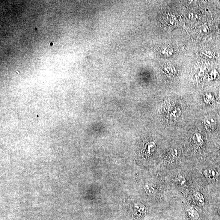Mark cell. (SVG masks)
I'll return each mask as SVG.
<instances>
[{
  "instance_id": "cell-7",
  "label": "cell",
  "mask_w": 220,
  "mask_h": 220,
  "mask_svg": "<svg viewBox=\"0 0 220 220\" xmlns=\"http://www.w3.org/2000/svg\"><path fill=\"white\" fill-rule=\"evenodd\" d=\"M194 141L196 144L198 146H201L203 144V140L201 136L197 135H195Z\"/></svg>"
},
{
  "instance_id": "cell-3",
  "label": "cell",
  "mask_w": 220,
  "mask_h": 220,
  "mask_svg": "<svg viewBox=\"0 0 220 220\" xmlns=\"http://www.w3.org/2000/svg\"><path fill=\"white\" fill-rule=\"evenodd\" d=\"M216 123L217 122L216 119L213 117H210L206 119L205 123L209 129L213 130L216 127Z\"/></svg>"
},
{
  "instance_id": "cell-9",
  "label": "cell",
  "mask_w": 220,
  "mask_h": 220,
  "mask_svg": "<svg viewBox=\"0 0 220 220\" xmlns=\"http://www.w3.org/2000/svg\"><path fill=\"white\" fill-rule=\"evenodd\" d=\"M219 214H220V209L219 210Z\"/></svg>"
},
{
  "instance_id": "cell-5",
  "label": "cell",
  "mask_w": 220,
  "mask_h": 220,
  "mask_svg": "<svg viewBox=\"0 0 220 220\" xmlns=\"http://www.w3.org/2000/svg\"><path fill=\"white\" fill-rule=\"evenodd\" d=\"M144 190L146 193L150 196H153L156 192L155 186L153 183H148L144 186Z\"/></svg>"
},
{
  "instance_id": "cell-6",
  "label": "cell",
  "mask_w": 220,
  "mask_h": 220,
  "mask_svg": "<svg viewBox=\"0 0 220 220\" xmlns=\"http://www.w3.org/2000/svg\"><path fill=\"white\" fill-rule=\"evenodd\" d=\"M175 181L176 183L180 185H182L186 182L185 178L182 175H179L175 179Z\"/></svg>"
},
{
  "instance_id": "cell-2",
  "label": "cell",
  "mask_w": 220,
  "mask_h": 220,
  "mask_svg": "<svg viewBox=\"0 0 220 220\" xmlns=\"http://www.w3.org/2000/svg\"><path fill=\"white\" fill-rule=\"evenodd\" d=\"M187 215L192 220H197L199 218V214L197 211L191 207H187L186 209Z\"/></svg>"
},
{
  "instance_id": "cell-1",
  "label": "cell",
  "mask_w": 220,
  "mask_h": 220,
  "mask_svg": "<svg viewBox=\"0 0 220 220\" xmlns=\"http://www.w3.org/2000/svg\"><path fill=\"white\" fill-rule=\"evenodd\" d=\"M203 174L206 178L210 180L215 179L218 176L217 171L214 169L207 168L203 171Z\"/></svg>"
},
{
  "instance_id": "cell-4",
  "label": "cell",
  "mask_w": 220,
  "mask_h": 220,
  "mask_svg": "<svg viewBox=\"0 0 220 220\" xmlns=\"http://www.w3.org/2000/svg\"><path fill=\"white\" fill-rule=\"evenodd\" d=\"M193 196L196 203L198 205L202 206L204 205L205 203V199L201 193L195 191L194 193Z\"/></svg>"
},
{
  "instance_id": "cell-8",
  "label": "cell",
  "mask_w": 220,
  "mask_h": 220,
  "mask_svg": "<svg viewBox=\"0 0 220 220\" xmlns=\"http://www.w3.org/2000/svg\"><path fill=\"white\" fill-rule=\"evenodd\" d=\"M135 208L138 210V211L141 213H144L146 211V207L141 204H139L135 206Z\"/></svg>"
}]
</instances>
